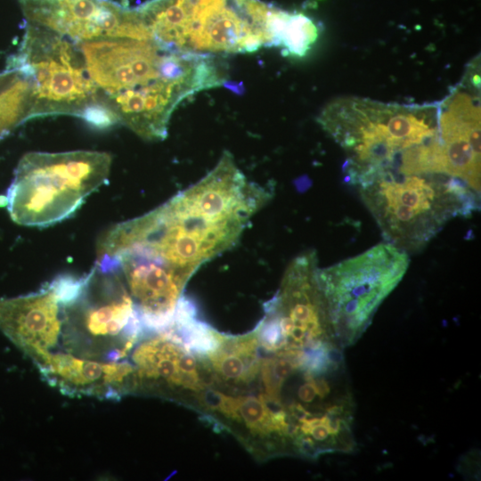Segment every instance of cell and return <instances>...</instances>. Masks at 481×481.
<instances>
[{"mask_svg":"<svg viewBox=\"0 0 481 481\" xmlns=\"http://www.w3.org/2000/svg\"><path fill=\"white\" fill-rule=\"evenodd\" d=\"M77 44L100 98L118 124L145 140L165 139L181 102L225 82L208 53L167 48L152 39L107 37Z\"/></svg>","mask_w":481,"mask_h":481,"instance_id":"1","label":"cell"},{"mask_svg":"<svg viewBox=\"0 0 481 481\" xmlns=\"http://www.w3.org/2000/svg\"><path fill=\"white\" fill-rule=\"evenodd\" d=\"M263 204L257 186L222 158L198 183L141 216L142 242L154 257L192 276L237 242Z\"/></svg>","mask_w":481,"mask_h":481,"instance_id":"2","label":"cell"},{"mask_svg":"<svg viewBox=\"0 0 481 481\" xmlns=\"http://www.w3.org/2000/svg\"><path fill=\"white\" fill-rule=\"evenodd\" d=\"M318 119L346 151L344 169L355 185L384 173H397L409 154L439 138L437 106L339 100L328 105Z\"/></svg>","mask_w":481,"mask_h":481,"instance_id":"3","label":"cell"},{"mask_svg":"<svg viewBox=\"0 0 481 481\" xmlns=\"http://www.w3.org/2000/svg\"><path fill=\"white\" fill-rule=\"evenodd\" d=\"M357 186L386 242L406 253L424 248L451 219L469 216L479 205L477 192L440 173H384Z\"/></svg>","mask_w":481,"mask_h":481,"instance_id":"4","label":"cell"},{"mask_svg":"<svg viewBox=\"0 0 481 481\" xmlns=\"http://www.w3.org/2000/svg\"><path fill=\"white\" fill-rule=\"evenodd\" d=\"M61 334L68 353L98 361H118L141 338L139 314L112 259L97 257L77 277L63 301Z\"/></svg>","mask_w":481,"mask_h":481,"instance_id":"5","label":"cell"},{"mask_svg":"<svg viewBox=\"0 0 481 481\" xmlns=\"http://www.w3.org/2000/svg\"><path fill=\"white\" fill-rule=\"evenodd\" d=\"M110 166L111 156L102 151L27 153L2 203L18 224L51 225L73 215L105 183Z\"/></svg>","mask_w":481,"mask_h":481,"instance_id":"6","label":"cell"},{"mask_svg":"<svg viewBox=\"0 0 481 481\" xmlns=\"http://www.w3.org/2000/svg\"><path fill=\"white\" fill-rule=\"evenodd\" d=\"M409 257L388 242L328 268L318 279L336 343L351 346L369 327L379 306L405 274Z\"/></svg>","mask_w":481,"mask_h":481,"instance_id":"7","label":"cell"},{"mask_svg":"<svg viewBox=\"0 0 481 481\" xmlns=\"http://www.w3.org/2000/svg\"><path fill=\"white\" fill-rule=\"evenodd\" d=\"M9 63V68L31 78V118L53 115L84 118L91 108L103 102L78 46L48 29L27 22L19 53Z\"/></svg>","mask_w":481,"mask_h":481,"instance_id":"8","label":"cell"},{"mask_svg":"<svg viewBox=\"0 0 481 481\" xmlns=\"http://www.w3.org/2000/svg\"><path fill=\"white\" fill-rule=\"evenodd\" d=\"M184 20L176 50L253 53L270 46L266 20L271 5L259 0H181Z\"/></svg>","mask_w":481,"mask_h":481,"instance_id":"9","label":"cell"},{"mask_svg":"<svg viewBox=\"0 0 481 481\" xmlns=\"http://www.w3.org/2000/svg\"><path fill=\"white\" fill-rule=\"evenodd\" d=\"M314 250L296 257L285 271L276 295L265 305L282 336V353L303 351L335 342L326 303L320 287Z\"/></svg>","mask_w":481,"mask_h":481,"instance_id":"10","label":"cell"},{"mask_svg":"<svg viewBox=\"0 0 481 481\" xmlns=\"http://www.w3.org/2000/svg\"><path fill=\"white\" fill-rule=\"evenodd\" d=\"M27 22L77 43L98 38L152 39L137 8L111 0H19Z\"/></svg>","mask_w":481,"mask_h":481,"instance_id":"11","label":"cell"},{"mask_svg":"<svg viewBox=\"0 0 481 481\" xmlns=\"http://www.w3.org/2000/svg\"><path fill=\"white\" fill-rule=\"evenodd\" d=\"M62 319L59 276L36 292L0 298V330L32 360L57 346Z\"/></svg>","mask_w":481,"mask_h":481,"instance_id":"12","label":"cell"},{"mask_svg":"<svg viewBox=\"0 0 481 481\" xmlns=\"http://www.w3.org/2000/svg\"><path fill=\"white\" fill-rule=\"evenodd\" d=\"M45 381L69 396L118 400L135 392V366L98 361L68 352H46L32 360Z\"/></svg>","mask_w":481,"mask_h":481,"instance_id":"13","label":"cell"},{"mask_svg":"<svg viewBox=\"0 0 481 481\" xmlns=\"http://www.w3.org/2000/svg\"><path fill=\"white\" fill-rule=\"evenodd\" d=\"M444 172L480 192L479 96L456 88L437 107Z\"/></svg>","mask_w":481,"mask_h":481,"instance_id":"14","label":"cell"},{"mask_svg":"<svg viewBox=\"0 0 481 481\" xmlns=\"http://www.w3.org/2000/svg\"><path fill=\"white\" fill-rule=\"evenodd\" d=\"M132 355L136 391L161 393L164 388L200 387L193 355L175 341L167 330L144 331Z\"/></svg>","mask_w":481,"mask_h":481,"instance_id":"15","label":"cell"},{"mask_svg":"<svg viewBox=\"0 0 481 481\" xmlns=\"http://www.w3.org/2000/svg\"><path fill=\"white\" fill-rule=\"evenodd\" d=\"M273 46L282 48L284 55L303 57L316 41L319 30L309 17L273 7L267 22Z\"/></svg>","mask_w":481,"mask_h":481,"instance_id":"16","label":"cell"},{"mask_svg":"<svg viewBox=\"0 0 481 481\" xmlns=\"http://www.w3.org/2000/svg\"><path fill=\"white\" fill-rule=\"evenodd\" d=\"M257 336L232 338L223 337L220 346L208 355L214 368L222 378L232 380H249L257 371L256 346Z\"/></svg>","mask_w":481,"mask_h":481,"instance_id":"17","label":"cell"},{"mask_svg":"<svg viewBox=\"0 0 481 481\" xmlns=\"http://www.w3.org/2000/svg\"><path fill=\"white\" fill-rule=\"evenodd\" d=\"M32 107L31 78L17 69L16 76L0 88V140L31 118Z\"/></svg>","mask_w":481,"mask_h":481,"instance_id":"18","label":"cell"}]
</instances>
